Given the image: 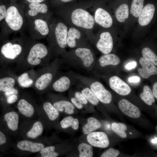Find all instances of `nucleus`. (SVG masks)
Here are the masks:
<instances>
[{
  "instance_id": "nucleus-12",
  "label": "nucleus",
  "mask_w": 157,
  "mask_h": 157,
  "mask_svg": "<svg viewBox=\"0 0 157 157\" xmlns=\"http://www.w3.org/2000/svg\"><path fill=\"white\" fill-rule=\"evenodd\" d=\"M16 146L20 151L31 153L40 152L44 147V144L41 143L27 139L19 141L17 143Z\"/></svg>"
},
{
  "instance_id": "nucleus-11",
  "label": "nucleus",
  "mask_w": 157,
  "mask_h": 157,
  "mask_svg": "<svg viewBox=\"0 0 157 157\" xmlns=\"http://www.w3.org/2000/svg\"><path fill=\"white\" fill-rule=\"evenodd\" d=\"M87 139L91 145L96 147L105 148L109 144L107 135L102 132H92L88 134Z\"/></svg>"
},
{
  "instance_id": "nucleus-49",
  "label": "nucleus",
  "mask_w": 157,
  "mask_h": 157,
  "mask_svg": "<svg viewBox=\"0 0 157 157\" xmlns=\"http://www.w3.org/2000/svg\"><path fill=\"white\" fill-rule=\"evenodd\" d=\"M73 0H61V1H62V2H68Z\"/></svg>"
},
{
  "instance_id": "nucleus-2",
  "label": "nucleus",
  "mask_w": 157,
  "mask_h": 157,
  "mask_svg": "<svg viewBox=\"0 0 157 157\" xmlns=\"http://www.w3.org/2000/svg\"><path fill=\"white\" fill-rule=\"evenodd\" d=\"M61 65L60 59L57 58L37 72L33 85L35 89L42 92L49 89L59 72Z\"/></svg>"
},
{
  "instance_id": "nucleus-42",
  "label": "nucleus",
  "mask_w": 157,
  "mask_h": 157,
  "mask_svg": "<svg viewBox=\"0 0 157 157\" xmlns=\"http://www.w3.org/2000/svg\"><path fill=\"white\" fill-rule=\"evenodd\" d=\"M6 10L5 6H0V21L5 18Z\"/></svg>"
},
{
  "instance_id": "nucleus-4",
  "label": "nucleus",
  "mask_w": 157,
  "mask_h": 157,
  "mask_svg": "<svg viewBox=\"0 0 157 157\" xmlns=\"http://www.w3.org/2000/svg\"><path fill=\"white\" fill-rule=\"evenodd\" d=\"M72 24L75 27L85 29H92L94 25V17L87 10L81 8L73 10L70 14Z\"/></svg>"
},
{
  "instance_id": "nucleus-15",
  "label": "nucleus",
  "mask_w": 157,
  "mask_h": 157,
  "mask_svg": "<svg viewBox=\"0 0 157 157\" xmlns=\"http://www.w3.org/2000/svg\"><path fill=\"white\" fill-rule=\"evenodd\" d=\"M22 47L19 44L8 42L3 46L1 52L6 58L13 61L16 60L22 53Z\"/></svg>"
},
{
  "instance_id": "nucleus-19",
  "label": "nucleus",
  "mask_w": 157,
  "mask_h": 157,
  "mask_svg": "<svg viewBox=\"0 0 157 157\" xmlns=\"http://www.w3.org/2000/svg\"><path fill=\"white\" fill-rule=\"evenodd\" d=\"M3 118L9 130L13 133L17 131L19 128V117L17 112L13 110L8 112L4 114Z\"/></svg>"
},
{
  "instance_id": "nucleus-43",
  "label": "nucleus",
  "mask_w": 157,
  "mask_h": 157,
  "mask_svg": "<svg viewBox=\"0 0 157 157\" xmlns=\"http://www.w3.org/2000/svg\"><path fill=\"white\" fill-rule=\"evenodd\" d=\"M70 100L71 102L78 108L81 109L83 108V105L79 103L74 96L71 97Z\"/></svg>"
},
{
  "instance_id": "nucleus-31",
  "label": "nucleus",
  "mask_w": 157,
  "mask_h": 157,
  "mask_svg": "<svg viewBox=\"0 0 157 157\" xmlns=\"http://www.w3.org/2000/svg\"><path fill=\"white\" fill-rule=\"evenodd\" d=\"M62 128L66 129L71 126L75 130H77L79 127V121L77 118L74 119L71 116H69L64 118L60 122Z\"/></svg>"
},
{
  "instance_id": "nucleus-41",
  "label": "nucleus",
  "mask_w": 157,
  "mask_h": 157,
  "mask_svg": "<svg viewBox=\"0 0 157 157\" xmlns=\"http://www.w3.org/2000/svg\"><path fill=\"white\" fill-rule=\"evenodd\" d=\"M19 91L16 88L14 87L4 92V94L6 97L13 94H18Z\"/></svg>"
},
{
  "instance_id": "nucleus-46",
  "label": "nucleus",
  "mask_w": 157,
  "mask_h": 157,
  "mask_svg": "<svg viewBox=\"0 0 157 157\" xmlns=\"http://www.w3.org/2000/svg\"><path fill=\"white\" fill-rule=\"evenodd\" d=\"M140 78L137 76H133L130 77L128 79V81L130 83H138L140 81Z\"/></svg>"
},
{
  "instance_id": "nucleus-32",
  "label": "nucleus",
  "mask_w": 157,
  "mask_h": 157,
  "mask_svg": "<svg viewBox=\"0 0 157 157\" xmlns=\"http://www.w3.org/2000/svg\"><path fill=\"white\" fill-rule=\"evenodd\" d=\"M144 0H133L130 13L135 17H138L143 8Z\"/></svg>"
},
{
  "instance_id": "nucleus-36",
  "label": "nucleus",
  "mask_w": 157,
  "mask_h": 157,
  "mask_svg": "<svg viewBox=\"0 0 157 157\" xmlns=\"http://www.w3.org/2000/svg\"><path fill=\"white\" fill-rule=\"evenodd\" d=\"M142 53L144 58L151 62L155 65H157V56L151 49L145 47L142 50Z\"/></svg>"
},
{
  "instance_id": "nucleus-39",
  "label": "nucleus",
  "mask_w": 157,
  "mask_h": 157,
  "mask_svg": "<svg viewBox=\"0 0 157 157\" xmlns=\"http://www.w3.org/2000/svg\"><path fill=\"white\" fill-rule=\"evenodd\" d=\"M74 96L76 100L82 105H86L88 104V101L80 91H75Z\"/></svg>"
},
{
  "instance_id": "nucleus-35",
  "label": "nucleus",
  "mask_w": 157,
  "mask_h": 157,
  "mask_svg": "<svg viewBox=\"0 0 157 157\" xmlns=\"http://www.w3.org/2000/svg\"><path fill=\"white\" fill-rule=\"evenodd\" d=\"M111 128L112 130L121 137H126L127 135L125 131L127 130V127L125 124L113 122L112 124Z\"/></svg>"
},
{
  "instance_id": "nucleus-40",
  "label": "nucleus",
  "mask_w": 157,
  "mask_h": 157,
  "mask_svg": "<svg viewBox=\"0 0 157 157\" xmlns=\"http://www.w3.org/2000/svg\"><path fill=\"white\" fill-rule=\"evenodd\" d=\"M7 102L8 104H12L17 101L18 99V95L13 94L6 98Z\"/></svg>"
},
{
  "instance_id": "nucleus-22",
  "label": "nucleus",
  "mask_w": 157,
  "mask_h": 157,
  "mask_svg": "<svg viewBox=\"0 0 157 157\" xmlns=\"http://www.w3.org/2000/svg\"><path fill=\"white\" fill-rule=\"evenodd\" d=\"M76 85L89 102L94 105L99 104V100L88 87L78 81Z\"/></svg>"
},
{
  "instance_id": "nucleus-30",
  "label": "nucleus",
  "mask_w": 157,
  "mask_h": 157,
  "mask_svg": "<svg viewBox=\"0 0 157 157\" xmlns=\"http://www.w3.org/2000/svg\"><path fill=\"white\" fill-rule=\"evenodd\" d=\"M140 96L142 100L148 105L151 106L152 103L155 102V99L152 91L149 87L147 85L144 86L143 91L140 94Z\"/></svg>"
},
{
  "instance_id": "nucleus-33",
  "label": "nucleus",
  "mask_w": 157,
  "mask_h": 157,
  "mask_svg": "<svg viewBox=\"0 0 157 157\" xmlns=\"http://www.w3.org/2000/svg\"><path fill=\"white\" fill-rule=\"evenodd\" d=\"M35 26L34 29L42 35H47L49 32V29L48 24L44 20L38 19L34 21Z\"/></svg>"
},
{
  "instance_id": "nucleus-17",
  "label": "nucleus",
  "mask_w": 157,
  "mask_h": 157,
  "mask_svg": "<svg viewBox=\"0 0 157 157\" xmlns=\"http://www.w3.org/2000/svg\"><path fill=\"white\" fill-rule=\"evenodd\" d=\"M94 18L95 22L105 28L110 27L113 24V19L110 14L101 8L96 10Z\"/></svg>"
},
{
  "instance_id": "nucleus-18",
  "label": "nucleus",
  "mask_w": 157,
  "mask_h": 157,
  "mask_svg": "<svg viewBox=\"0 0 157 157\" xmlns=\"http://www.w3.org/2000/svg\"><path fill=\"white\" fill-rule=\"evenodd\" d=\"M139 63L142 68L138 69V71L142 78H147L151 75L157 74V68L151 62L142 57L140 59Z\"/></svg>"
},
{
  "instance_id": "nucleus-8",
  "label": "nucleus",
  "mask_w": 157,
  "mask_h": 157,
  "mask_svg": "<svg viewBox=\"0 0 157 157\" xmlns=\"http://www.w3.org/2000/svg\"><path fill=\"white\" fill-rule=\"evenodd\" d=\"M5 18L8 25L14 31L19 30L23 25V18L15 6H11L7 9Z\"/></svg>"
},
{
  "instance_id": "nucleus-21",
  "label": "nucleus",
  "mask_w": 157,
  "mask_h": 157,
  "mask_svg": "<svg viewBox=\"0 0 157 157\" xmlns=\"http://www.w3.org/2000/svg\"><path fill=\"white\" fill-rule=\"evenodd\" d=\"M155 11L154 5L149 3L143 8L139 17L138 22L142 26L148 25L152 20Z\"/></svg>"
},
{
  "instance_id": "nucleus-28",
  "label": "nucleus",
  "mask_w": 157,
  "mask_h": 157,
  "mask_svg": "<svg viewBox=\"0 0 157 157\" xmlns=\"http://www.w3.org/2000/svg\"><path fill=\"white\" fill-rule=\"evenodd\" d=\"M29 7L30 9L28 11V14L31 16H35L38 13H45L48 10L47 6L44 3H31L29 5Z\"/></svg>"
},
{
  "instance_id": "nucleus-27",
  "label": "nucleus",
  "mask_w": 157,
  "mask_h": 157,
  "mask_svg": "<svg viewBox=\"0 0 157 157\" xmlns=\"http://www.w3.org/2000/svg\"><path fill=\"white\" fill-rule=\"evenodd\" d=\"M43 108L50 120L54 121L58 117L59 111L54 107L51 102L49 101L44 102L43 104Z\"/></svg>"
},
{
  "instance_id": "nucleus-7",
  "label": "nucleus",
  "mask_w": 157,
  "mask_h": 157,
  "mask_svg": "<svg viewBox=\"0 0 157 157\" xmlns=\"http://www.w3.org/2000/svg\"><path fill=\"white\" fill-rule=\"evenodd\" d=\"M80 31L75 27H71L68 31L67 46L71 48L89 47L86 40L83 39Z\"/></svg>"
},
{
  "instance_id": "nucleus-50",
  "label": "nucleus",
  "mask_w": 157,
  "mask_h": 157,
  "mask_svg": "<svg viewBox=\"0 0 157 157\" xmlns=\"http://www.w3.org/2000/svg\"><path fill=\"white\" fill-rule=\"evenodd\" d=\"M130 133L131 134H132V133H130Z\"/></svg>"
},
{
  "instance_id": "nucleus-20",
  "label": "nucleus",
  "mask_w": 157,
  "mask_h": 157,
  "mask_svg": "<svg viewBox=\"0 0 157 157\" xmlns=\"http://www.w3.org/2000/svg\"><path fill=\"white\" fill-rule=\"evenodd\" d=\"M37 75L33 69L24 72L17 78V82L23 88H28L33 86Z\"/></svg>"
},
{
  "instance_id": "nucleus-5",
  "label": "nucleus",
  "mask_w": 157,
  "mask_h": 157,
  "mask_svg": "<svg viewBox=\"0 0 157 157\" xmlns=\"http://www.w3.org/2000/svg\"><path fill=\"white\" fill-rule=\"evenodd\" d=\"M68 31L64 23L60 22L57 24L55 30V41L51 45L52 49L57 56H61L66 51Z\"/></svg>"
},
{
  "instance_id": "nucleus-23",
  "label": "nucleus",
  "mask_w": 157,
  "mask_h": 157,
  "mask_svg": "<svg viewBox=\"0 0 157 157\" xmlns=\"http://www.w3.org/2000/svg\"><path fill=\"white\" fill-rule=\"evenodd\" d=\"M52 104L59 112L64 111L68 114H72L74 113L75 106L71 102L68 100L60 99L55 101Z\"/></svg>"
},
{
  "instance_id": "nucleus-37",
  "label": "nucleus",
  "mask_w": 157,
  "mask_h": 157,
  "mask_svg": "<svg viewBox=\"0 0 157 157\" xmlns=\"http://www.w3.org/2000/svg\"><path fill=\"white\" fill-rule=\"evenodd\" d=\"M55 148L54 146H51L44 147L40 151L41 157H56L59 153L55 151Z\"/></svg>"
},
{
  "instance_id": "nucleus-26",
  "label": "nucleus",
  "mask_w": 157,
  "mask_h": 157,
  "mask_svg": "<svg viewBox=\"0 0 157 157\" xmlns=\"http://www.w3.org/2000/svg\"><path fill=\"white\" fill-rule=\"evenodd\" d=\"M17 82L15 76H8L0 78V92H5L15 87Z\"/></svg>"
},
{
  "instance_id": "nucleus-14",
  "label": "nucleus",
  "mask_w": 157,
  "mask_h": 157,
  "mask_svg": "<svg viewBox=\"0 0 157 157\" xmlns=\"http://www.w3.org/2000/svg\"><path fill=\"white\" fill-rule=\"evenodd\" d=\"M110 87L119 95L126 96L131 92V89L126 82L117 76H113L109 80Z\"/></svg>"
},
{
  "instance_id": "nucleus-3",
  "label": "nucleus",
  "mask_w": 157,
  "mask_h": 157,
  "mask_svg": "<svg viewBox=\"0 0 157 157\" xmlns=\"http://www.w3.org/2000/svg\"><path fill=\"white\" fill-rule=\"evenodd\" d=\"M51 52L44 44L37 43L31 48L28 55L22 64L26 68L48 64L51 59Z\"/></svg>"
},
{
  "instance_id": "nucleus-13",
  "label": "nucleus",
  "mask_w": 157,
  "mask_h": 157,
  "mask_svg": "<svg viewBox=\"0 0 157 157\" xmlns=\"http://www.w3.org/2000/svg\"><path fill=\"white\" fill-rule=\"evenodd\" d=\"M96 46L97 49L104 54L110 53L113 47V41L110 33L108 32L101 33Z\"/></svg>"
},
{
  "instance_id": "nucleus-34",
  "label": "nucleus",
  "mask_w": 157,
  "mask_h": 157,
  "mask_svg": "<svg viewBox=\"0 0 157 157\" xmlns=\"http://www.w3.org/2000/svg\"><path fill=\"white\" fill-rule=\"evenodd\" d=\"M79 157H92L93 156L92 147L86 143H82L78 146Z\"/></svg>"
},
{
  "instance_id": "nucleus-29",
  "label": "nucleus",
  "mask_w": 157,
  "mask_h": 157,
  "mask_svg": "<svg viewBox=\"0 0 157 157\" xmlns=\"http://www.w3.org/2000/svg\"><path fill=\"white\" fill-rule=\"evenodd\" d=\"M116 18L118 22H124L129 16L128 6L126 4L120 5L117 9L115 13Z\"/></svg>"
},
{
  "instance_id": "nucleus-1",
  "label": "nucleus",
  "mask_w": 157,
  "mask_h": 157,
  "mask_svg": "<svg viewBox=\"0 0 157 157\" xmlns=\"http://www.w3.org/2000/svg\"><path fill=\"white\" fill-rule=\"evenodd\" d=\"M61 56L62 64L78 70H90L95 61L93 53L89 47L74 48L66 51Z\"/></svg>"
},
{
  "instance_id": "nucleus-47",
  "label": "nucleus",
  "mask_w": 157,
  "mask_h": 157,
  "mask_svg": "<svg viewBox=\"0 0 157 157\" xmlns=\"http://www.w3.org/2000/svg\"><path fill=\"white\" fill-rule=\"evenodd\" d=\"M152 93L154 97L157 99V83H155L153 86Z\"/></svg>"
},
{
  "instance_id": "nucleus-10",
  "label": "nucleus",
  "mask_w": 157,
  "mask_h": 157,
  "mask_svg": "<svg viewBox=\"0 0 157 157\" xmlns=\"http://www.w3.org/2000/svg\"><path fill=\"white\" fill-rule=\"evenodd\" d=\"M17 108L20 113L27 119L33 117L36 109L34 104L29 99L25 97L19 99Z\"/></svg>"
},
{
  "instance_id": "nucleus-38",
  "label": "nucleus",
  "mask_w": 157,
  "mask_h": 157,
  "mask_svg": "<svg viewBox=\"0 0 157 157\" xmlns=\"http://www.w3.org/2000/svg\"><path fill=\"white\" fill-rule=\"evenodd\" d=\"M119 151L111 148L105 151L101 156V157H117L119 154Z\"/></svg>"
},
{
  "instance_id": "nucleus-16",
  "label": "nucleus",
  "mask_w": 157,
  "mask_h": 157,
  "mask_svg": "<svg viewBox=\"0 0 157 157\" xmlns=\"http://www.w3.org/2000/svg\"><path fill=\"white\" fill-rule=\"evenodd\" d=\"M118 106L121 111L128 117L136 118L140 116L139 108L126 99L121 100L119 102Z\"/></svg>"
},
{
  "instance_id": "nucleus-45",
  "label": "nucleus",
  "mask_w": 157,
  "mask_h": 157,
  "mask_svg": "<svg viewBox=\"0 0 157 157\" xmlns=\"http://www.w3.org/2000/svg\"><path fill=\"white\" fill-rule=\"evenodd\" d=\"M137 65L135 61H131L128 63L125 66V68L128 70H131L135 68Z\"/></svg>"
},
{
  "instance_id": "nucleus-25",
  "label": "nucleus",
  "mask_w": 157,
  "mask_h": 157,
  "mask_svg": "<svg viewBox=\"0 0 157 157\" xmlns=\"http://www.w3.org/2000/svg\"><path fill=\"white\" fill-rule=\"evenodd\" d=\"M87 122V123L83 127V132L85 134H88L101 127L100 122L94 117L88 118Z\"/></svg>"
},
{
  "instance_id": "nucleus-9",
  "label": "nucleus",
  "mask_w": 157,
  "mask_h": 157,
  "mask_svg": "<svg viewBox=\"0 0 157 157\" xmlns=\"http://www.w3.org/2000/svg\"><path fill=\"white\" fill-rule=\"evenodd\" d=\"M25 127L22 135L24 138L29 140L36 139L42 134L43 131V124L40 121L35 120Z\"/></svg>"
},
{
  "instance_id": "nucleus-48",
  "label": "nucleus",
  "mask_w": 157,
  "mask_h": 157,
  "mask_svg": "<svg viewBox=\"0 0 157 157\" xmlns=\"http://www.w3.org/2000/svg\"><path fill=\"white\" fill-rule=\"evenodd\" d=\"M28 2L30 3H38L42 2L44 0H26Z\"/></svg>"
},
{
  "instance_id": "nucleus-6",
  "label": "nucleus",
  "mask_w": 157,
  "mask_h": 157,
  "mask_svg": "<svg viewBox=\"0 0 157 157\" xmlns=\"http://www.w3.org/2000/svg\"><path fill=\"white\" fill-rule=\"evenodd\" d=\"M78 80L72 71L60 73L59 72L53 81L49 89L58 92H65L76 85Z\"/></svg>"
},
{
  "instance_id": "nucleus-44",
  "label": "nucleus",
  "mask_w": 157,
  "mask_h": 157,
  "mask_svg": "<svg viewBox=\"0 0 157 157\" xmlns=\"http://www.w3.org/2000/svg\"><path fill=\"white\" fill-rule=\"evenodd\" d=\"M7 141L6 136L4 133L0 130V146L5 144Z\"/></svg>"
},
{
  "instance_id": "nucleus-24",
  "label": "nucleus",
  "mask_w": 157,
  "mask_h": 157,
  "mask_svg": "<svg viewBox=\"0 0 157 157\" xmlns=\"http://www.w3.org/2000/svg\"><path fill=\"white\" fill-rule=\"evenodd\" d=\"M121 62L119 58L114 54H107L101 56L99 59V66L104 67L109 65H116Z\"/></svg>"
}]
</instances>
